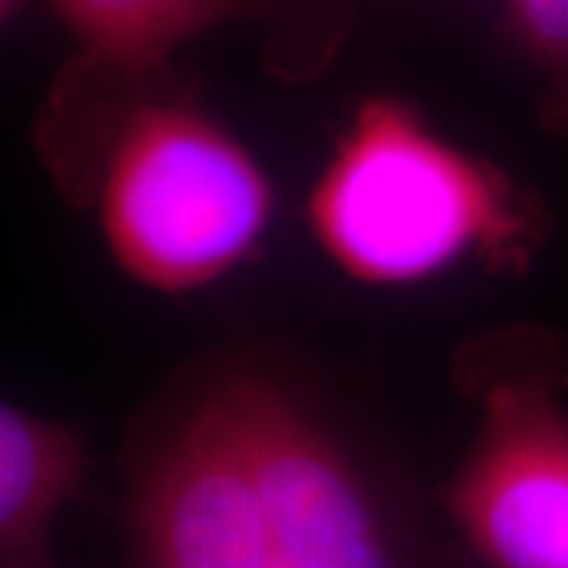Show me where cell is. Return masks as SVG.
Here are the masks:
<instances>
[{
	"mask_svg": "<svg viewBox=\"0 0 568 568\" xmlns=\"http://www.w3.org/2000/svg\"><path fill=\"white\" fill-rule=\"evenodd\" d=\"M119 471L122 568H453L387 432L276 343L184 361Z\"/></svg>",
	"mask_w": 568,
	"mask_h": 568,
	"instance_id": "6da1fadb",
	"label": "cell"
},
{
	"mask_svg": "<svg viewBox=\"0 0 568 568\" xmlns=\"http://www.w3.org/2000/svg\"><path fill=\"white\" fill-rule=\"evenodd\" d=\"M55 190L92 211L122 274L161 295L224 280L272 226L266 163L169 67L71 59L38 116Z\"/></svg>",
	"mask_w": 568,
	"mask_h": 568,
	"instance_id": "7a4b0ae2",
	"label": "cell"
},
{
	"mask_svg": "<svg viewBox=\"0 0 568 568\" xmlns=\"http://www.w3.org/2000/svg\"><path fill=\"white\" fill-rule=\"evenodd\" d=\"M303 219L326 261L366 287H414L464 264L527 274L556 230L535 187L395 92L347 111Z\"/></svg>",
	"mask_w": 568,
	"mask_h": 568,
	"instance_id": "3957f363",
	"label": "cell"
},
{
	"mask_svg": "<svg viewBox=\"0 0 568 568\" xmlns=\"http://www.w3.org/2000/svg\"><path fill=\"white\" fill-rule=\"evenodd\" d=\"M474 435L439 506L487 568H568V337L510 322L450 361Z\"/></svg>",
	"mask_w": 568,
	"mask_h": 568,
	"instance_id": "277c9868",
	"label": "cell"
},
{
	"mask_svg": "<svg viewBox=\"0 0 568 568\" xmlns=\"http://www.w3.org/2000/svg\"><path fill=\"white\" fill-rule=\"evenodd\" d=\"M74 55L124 69L169 67L174 53L230 24L264 27L282 77L316 74L347 34L345 0H45Z\"/></svg>",
	"mask_w": 568,
	"mask_h": 568,
	"instance_id": "5b68a950",
	"label": "cell"
},
{
	"mask_svg": "<svg viewBox=\"0 0 568 568\" xmlns=\"http://www.w3.org/2000/svg\"><path fill=\"white\" fill-rule=\"evenodd\" d=\"M92 458L74 426L0 406V566L48 558L53 518L90 500Z\"/></svg>",
	"mask_w": 568,
	"mask_h": 568,
	"instance_id": "8992f818",
	"label": "cell"
},
{
	"mask_svg": "<svg viewBox=\"0 0 568 568\" xmlns=\"http://www.w3.org/2000/svg\"><path fill=\"white\" fill-rule=\"evenodd\" d=\"M500 40L537 80V122L568 138V0H503Z\"/></svg>",
	"mask_w": 568,
	"mask_h": 568,
	"instance_id": "52a82bcc",
	"label": "cell"
},
{
	"mask_svg": "<svg viewBox=\"0 0 568 568\" xmlns=\"http://www.w3.org/2000/svg\"><path fill=\"white\" fill-rule=\"evenodd\" d=\"M3 3V19H17L30 0H0Z\"/></svg>",
	"mask_w": 568,
	"mask_h": 568,
	"instance_id": "ba28073f",
	"label": "cell"
},
{
	"mask_svg": "<svg viewBox=\"0 0 568 568\" xmlns=\"http://www.w3.org/2000/svg\"><path fill=\"white\" fill-rule=\"evenodd\" d=\"M0 568H55V560L53 556H48V558H34V560H24V564H9Z\"/></svg>",
	"mask_w": 568,
	"mask_h": 568,
	"instance_id": "9c48e42d",
	"label": "cell"
}]
</instances>
